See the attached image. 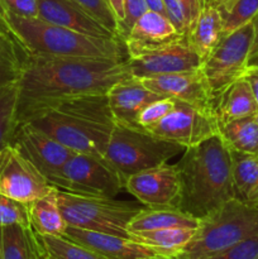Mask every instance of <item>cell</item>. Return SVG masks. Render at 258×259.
Returning <instances> with one entry per match:
<instances>
[{
  "label": "cell",
  "instance_id": "cell-1",
  "mask_svg": "<svg viewBox=\"0 0 258 259\" xmlns=\"http://www.w3.org/2000/svg\"><path fill=\"white\" fill-rule=\"evenodd\" d=\"M128 76L126 60L25 56L17 82L18 123L52 103L106 94L114 83Z\"/></svg>",
  "mask_w": 258,
  "mask_h": 259
},
{
  "label": "cell",
  "instance_id": "cell-2",
  "mask_svg": "<svg viewBox=\"0 0 258 259\" xmlns=\"http://www.w3.org/2000/svg\"><path fill=\"white\" fill-rule=\"evenodd\" d=\"M23 121L37 126L72 152L104 158L115 126L106 94L52 103L38 109Z\"/></svg>",
  "mask_w": 258,
  "mask_h": 259
},
{
  "label": "cell",
  "instance_id": "cell-3",
  "mask_svg": "<svg viewBox=\"0 0 258 259\" xmlns=\"http://www.w3.org/2000/svg\"><path fill=\"white\" fill-rule=\"evenodd\" d=\"M182 192L180 210L201 220L234 199L232 158L220 134L190 148L177 162Z\"/></svg>",
  "mask_w": 258,
  "mask_h": 259
},
{
  "label": "cell",
  "instance_id": "cell-4",
  "mask_svg": "<svg viewBox=\"0 0 258 259\" xmlns=\"http://www.w3.org/2000/svg\"><path fill=\"white\" fill-rule=\"evenodd\" d=\"M5 23L25 56L86 57L123 61L126 55L123 40L99 38L7 12Z\"/></svg>",
  "mask_w": 258,
  "mask_h": 259
},
{
  "label": "cell",
  "instance_id": "cell-5",
  "mask_svg": "<svg viewBox=\"0 0 258 259\" xmlns=\"http://www.w3.org/2000/svg\"><path fill=\"white\" fill-rule=\"evenodd\" d=\"M258 234V207L234 199L202 218L181 259H206Z\"/></svg>",
  "mask_w": 258,
  "mask_h": 259
},
{
  "label": "cell",
  "instance_id": "cell-6",
  "mask_svg": "<svg viewBox=\"0 0 258 259\" xmlns=\"http://www.w3.org/2000/svg\"><path fill=\"white\" fill-rule=\"evenodd\" d=\"M182 149L185 148L180 144L153 136L142 128L115 123L105 158L125 180L137 172L166 163Z\"/></svg>",
  "mask_w": 258,
  "mask_h": 259
},
{
  "label": "cell",
  "instance_id": "cell-7",
  "mask_svg": "<svg viewBox=\"0 0 258 259\" xmlns=\"http://www.w3.org/2000/svg\"><path fill=\"white\" fill-rule=\"evenodd\" d=\"M58 202L68 227L129 238L128 225L142 210L137 204L113 197L85 196L57 190Z\"/></svg>",
  "mask_w": 258,
  "mask_h": 259
},
{
  "label": "cell",
  "instance_id": "cell-8",
  "mask_svg": "<svg viewBox=\"0 0 258 259\" xmlns=\"http://www.w3.org/2000/svg\"><path fill=\"white\" fill-rule=\"evenodd\" d=\"M125 180L104 157L77 153L65 162L50 180V185L60 191L85 196L114 197L124 190Z\"/></svg>",
  "mask_w": 258,
  "mask_h": 259
},
{
  "label": "cell",
  "instance_id": "cell-9",
  "mask_svg": "<svg viewBox=\"0 0 258 259\" xmlns=\"http://www.w3.org/2000/svg\"><path fill=\"white\" fill-rule=\"evenodd\" d=\"M253 39L254 28L250 22L223 37L219 45L201 63L200 68L214 98L230 83L243 77L249 62Z\"/></svg>",
  "mask_w": 258,
  "mask_h": 259
},
{
  "label": "cell",
  "instance_id": "cell-10",
  "mask_svg": "<svg viewBox=\"0 0 258 259\" xmlns=\"http://www.w3.org/2000/svg\"><path fill=\"white\" fill-rule=\"evenodd\" d=\"M147 132L190 148L219 134V123L215 111L175 100L174 109Z\"/></svg>",
  "mask_w": 258,
  "mask_h": 259
},
{
  "label": "cell",
  "instance_id": "cell-11",
  "mask_svg": "<svg viewBox=\"0 0 258 259\" xmlns=\"http://www.w3.org/2000/svg\"><path fill=\"white\" fill-rule=\"evenodd\" d=\"M52 190L55 187L14 146L9 143L0 149V194L29 204Z\"/></svg>",
  "mask_w": 258,
  "mask_h": 259
},
{
  "label": "cell",
  "instance_id": "cell-12",
  "mask_svg": "<svg viewBox=\"0 0 258 259\" xmlns=\"http://www.w3.org/2000/svg\"><path fill=\"white\" fill-rule=\"evenodd\" d=\"M124 189L147 207L180 209L182 185L177 164L166 162L131 175Z\"/></svg>",
  "mask_w": 258,
  "mask_h": 259
},
{
  "label": "cell",
  "instance_id": "cell-13",
  "mask_svg": "<svg viewBox=\"0 0 258 259\" xmlns=\"http://www.w3.org/2000/svg\"><path fill=\"white\" fill-rule=\"evenodd\" d=\"M10 144L14 146L48 182L73 152L28 121L17 124Z\"/></svg>",
  "mask_w": 258,
  "mask_h": 259
},
{
  "label": "cell",
  "instance_id": "cell-14",
  "mask_svg": "<svg viewBox=\"0 0 258 259\" xmlns=\"http://www.w3.org/2000/svg\"><path fill=\"white\" fill-rule=\"evenodd\" d=\"M143 85L158 95L181 100L214 111L215 98L201 68L141 78Z\"/></svg>",
  "mask_w": 258,
  "mask_h": 259
},
{
  "label": "cell",
  "instance_id": "cell-15",
  "mask_svg": "<svg viewBox=\"0 0 258 259\" xmlns=\"http://www.w3.org/2000/svg\"><path fill=\"white\" fill-rule=\"evenodd\" d=\"M184 39L186 37L175 28L167 15L148 9L137 19L123 43L126 58H136Z\"/></svg>",
  "mask_w": 258,
  "mask_h": 259
},
{
  "label": "cell",
  "instance_id": "cell-16",
  "mask_svg": "<svg viewBox=\"0 0 258 259\" xmlns=\"http://www.w3.org/2000/svg\"><path fill=\"white\" fill-rule=\"evenodd\" d=\"M129 72L137 78L166 73L185 72L201 67V58L189 46L186 39L152 51L136 58H126Z\"/></svg>",
  "mask_w": 258,
  "mask_h": 259
},
{
  "label": "cell",
  "instance_id": "cell-17",
  "mask_svg": "<svg viewBox=\"0 0 258 259\" xmlns=\"http://www.w3.org/2000/svg\"><path fill=\"white\" fill-rule=\"evenodd\" d=\"M38 18L86 35L120 39L73 0H38Z\"/></svg>",
  "mask_w": 258,
  "mask_h": 259
},
{
  "label": "cell",
  "instance_id": "cell-18",
  "mask_svg": "<svg viewBox=\"0 0 258 259\" xmlns=\"http://www.w3.org/2000/svg\"><path fill=\"white\" fill-rule=\"evenodd\" d=\"M106 98L116 124L138 128L137 116L144 106L163 96L147 89L141 78L131 75L114 83L106 93Z\"/></svg>",
  "mask_w": 258,
  "mask_h": 259
},
{
  "label": "cell",
  "instance_id": "cell-19",
  "mask_svg": "<svg viewBox=\"0 0 258 259\" xmlns=\"http://www.w3.org/2000/svg\"><path fill=\"white\" fill-rule=\"evenodd\" d=\"M62 237L68 238V239L89 248L106 259L159 258L153 250L134 242L131 238L80 229V228L68 227V225Z\"/></svg>",
  "mask_w": 258,
  "mask_h": 259
},
{
  "label": "cell",
  "instance_id": "cell-20",
  "mask_svg": "<svg viewBox=\"0 0 258 259\" xmlns=\"http://www.w3.org/2000/svg\"><path fill=\"white\" fill-rule=\"evenodd\" d=\"M214 111L219 125L235 119L254 116L258 113V104L249 82L240 77L220 91L215 98Z\"/></svg>",
  "mask_w": 258,
  "mask_h": 259
},
{
  "label": "cell",
  "instance_id": "cell-21",
  "mask_svg": "<svg viewBox=\"0 0 258 259\" xmlns=\"http://www.w3.org/2000/svg\"><path fill=\"white\" fill-rule=\"evenodd\" d=\"M197 229V228H196ZM194 228H168L129 233V238L153 250L159 258H177L194 238Z\"/></svg>",
  "mask_w": 258,
  "mask_h": 259
},
{
  "label": "cell",
  "instance_id": "cell-22",
  "mask_svg": "<svg viewBox=\"0 0 258 259\" xmlns=\"http://www.w3.org/2000/svg\"><path fill=\"white\" fill-rule=\"evenodd\" d=\"M223 37L224 33L220 10L210 5H202L199 18L186 35L189 46L204 62L212 50L219 45Z\"/></svg>",
  "mask_w": 258,
  "mask_h": 259
},
{
  "label": "cell",
  "instance_id": "cell-23",
  "mask_svg": "<svg viewBox=\"0 0 258 259\" xmlns=\"http://www.w3.org/2000/svg\"><path fill=\"white\" fill-rule=\"evenodd\" d=\"M200 220L176 207H142L141 211L132 219L128 233L147 230L168 229V228L199 227Z\"/></svg>",
  "mask_w": 258,
  "mask_h": 259
},
{
  "label": "cell",
  "instance_id": "cell-24",
  "mask_svg": "<svg viewBox=\"0 0 258 259\" xmlns=\"http://www.w3.org/2000/svg\"><path fill=\"white\" fill-rule=\"evenodd\" d=\"M30 228L38 235H60L66 232L65 219L61 211L57 197V190L38 197L28 204Z\"/></svg>",
  "mask_w": 258,
  "mask_h": 259
},
{
  "label": "cell",
  "instance_id": "cell-25",
  "mask_svg": "<svg viewBox=\"0 0 258 259\" xmlns=\"http://www.w3.org/2000/svg\"><path fill=\"white\" fill-rule=\"evenodd\" d=\"M0 259H42L37 234L30 227H0Z\"/></svg>",
  "mask_w": 258,
  "mask_h": 259
},
{
  "label": "cell",
  "instance_id": "cell-26",
  "mask_svg": "<svg viewBox=\"0 0 258 259\" xmlns=\"http://www.w3.org/2000/svg\"><path fill=\"white\" fill-rule=\"evenodd\" d=\"M235 197L248 202L258 190V154L229 149Z\"/></svg>",
  "mask_w": 258,
  "mask_h": 259
},
{
  "label": "cell",
  "instance_id": "cell-27",
  "mask_svg": "<svg viewBox=\"0 0 258 259\" xmlns=\"http://www.w3.org/2000/svg\"><path fill=\"white\" fill-rule=\"evenodd\" d=\"M219 134L229 149L258 154V125L254 116L220 124Z\"/></svg>",
  "mask_w": 258,
  "mask_h": 259
},
{
  "label": "cell",
  "instance_id": "cell-28",
  "mask_svg": "<svg viewBox=\"0 0 258 259\" xmlns=\"http://www.w3.org/2000/svg\"><path fill=\"white\" fill-rule=\"evenodd\" d=\"M42 259H106L89 248L60 235H38Z\"/></svg>",
  "mask_w": 258,
  "mask_h": 259
},
{
  "label": "cell",
  "instance_id": "cell-29",
  "mask_svg": "<svg viewBox=\"0 0 258 259\" xmlns=\"http://www.w3.org/2000/svg\"><path fill=\"white\" fill-rule=\"evenodd\" d=\"M218 9L222 13L225 37L254 19L258 14V0H227Z\"/></svg>",
  "mask_w": 258,
  "mask_h": 259
},
{
  "label": "cell",
  "instance_id": "cell-30",
  "mask_svg": "<svg viewBox=\"0 0 258 259\" xmlns=\"http://www.w3.org/2000/svg\"><path fill=\"white\" fill-rule=\"evenodd\" d=\"M164 12L177 30L186 37L202 9V0H163Z\"/></svg>",
  "mask_w": 258,
  "mask_h": 259
},
{
  "label": "cell",
  "instance_id": "cell-31",
  "mask_svg": "<svg viewBox=\"0 0 258 259\" xmlns=\"http://www.w3.org/2000/svg\"><path fill=\"white\" fill-rule=\"evenodd\" d=\"M18 83H12L0 90V149L10 143L17 126Z\"/></svg>",
  "mask_w": 258,
  "mask_h": 259
},
{
  "label": "cell",
  "instance_id": "cell-32",
  "mask_svg": "<svg viewBox=\"0 0 258 259\" xmlns=\"http://www.w3.org/2000/svg\"><path fill=\"white\" fill-rule=\"evenodd\" d=\"M30 227L28 204L0 194V227Z\"/></svg>",
  "mask_w": 258,
  "mask_h": 259
},
{
  "label": "cell",
  "instance_id": "cell-33",
  "mask_svg": "<svg viewBox=\"0 0 258 259\" xmlns=\"http://www.w3.org/2000/svg\"><path fill=\"white\" fill-rule=\"evenodd\" d=\"M174 99L166 98V96L152 101L148 105L144 106L143 110L137 116V126L144 129V131L152 128L174 109Z\"/></svg>",
  "mask_w": 258,
  "mask_h": 259
},
{
  "label": "cell",
  "instance_id": "cell-34",
  "mask_svg": "<svg viewBox=\"0 0 258 259\" xmlns=\"http://www.w3.org/2000/svg\"><path fill=\"white\" fill-rule=\"evenodd\" d=\"M80 7H82L90 15H93L98 22L105 25L108 29L118 34V20L109 5L108 0H73Z\"/></svg>",
  "mask_w": 258,
  "mask_h": 259
},
{
  "label": "cell",
  "instance_id": "cell-35",
  "mask_svg": "<svg viewBox=\"0 0 258 259\" xmlns=\"http://www.w3.org/2000/svg\"><path fill=\"white\" fill-rule=\"evenodd\" d=\"M23 58L22 56L12 53H0V90L18 82Z\"/></svg>",
  "mask_w": 258,
  "mask_h": 259
},
{
  "label": "cell",
  "instance_id": "cell-36",
  "mask_svg": "<svg viewBox=\"0 0 258 259\" xmlns=\"http://www.w3.org/2000/svg\"><path fill=\"white\" fill-rule=\"evenodd\" d=\"M148 10L146 0H124V19L118 24V34L121 40L126 37L138 18Z\"/></svg>",
  "mask_w": 258,
  "mask_h": 259
},
{
  "label": "cell",
  "instance_id": "cell-37",
  "mask_svg": "<svg viewBox=\"0 0 258 259\" xmlns=\"http://www.w3.org/2000/svg\"><path fill=\"white\" fill-rule=\"evenodd\" d=\"M206 259H258V234Z\"/></svg>",
  "mask_w": 258,
  "mask_h": 259
},
{
  "label": "cell",
  "instance_id": "cell-38",
  "mask_svg": "<svg viewBox=\"0 0 258 259\" xmlns=\"http://www.w3.org/2000/svg\"><path fill=\"white\" fill-rule=\"evenodd\" d=\"M5 10L25 18H38V0H0Z\"/></svg>",
  "mask_w": 258,
  "mask_h": 259
},
{
  "label": "cell",
  "instance_id": "cell-39",
  "mask_svg": "<svg viewBox=\"0 0 258 259\" xmlns=\"http://www.w3.org/2000/svg\"><path fill=\"white\" fill-rule=\"evenodd\" d=\"M0 53H12V55L25 57L24 52L18 46V43L15 42L14 37L9 32V29L2 27H0Z\"/></svg>",
  "mask_w": 258,
  "mask_h": 259
},
{
  "label": "cell",
  "instance_id": "cell-40",
  "mask_svg": "<svg viewBox=\"0 0 258 259\" xmlns=\"http://www.w3.org/2000/svg\"><path fill=\"white\" fill-rule=\"evenodd\" d=\"M243 77L249 82L250 89L253 91V95H254L255 100L258 104V67L257 66H248L247 70H245Z\"/></svg>",
  "mask_w": 258,
  "mask_h": 259
},
{
  "label": "cell",
  "instance_id": "cell-41",
  "mask_svg": "<svg viewBox=\"0 0 258 259\" xmlns=\"http://www.w3.org/2000/svg\"><path fill=\"white\" fill-rule=\"evenodd\" d=\"M108 3L119 24L124 19V0H108Z\"/></svg>",
  "mask_w": 258,
  "mask_h": 259
},
{
  "label": "cell",
  "instance_id": "cell-42",
  "mask_svg": "<svg viewBox=\"0 0 258 259\" xmlns=\"http://www.w3.org/2000/svg\"><path fill=\"white\" fill-rule=\"evenodd\" d=\"M252 23H253V28H254V39H253L252 51H250V58L254 57V56L258 53V14L255 15L254 19L252 20Z\"/></svg>",
  "mask_w": 258,
  "mask_h": 259
},
{
  "label": "cell",
  "instance_id": "cell-43",
  "mask_svg": "<svg viewBox=\"0 0 258 259\" xmlns=\"http://www.w3.org/2000/svg\"><path fill=\"white\" fill-rule=\"evenodd\" d=\"M227 0H202V5H210L214 8H220Z\"/></svg>",
  "mask_w": 258,
  "mask_h": 259
},
{
  "label": "cell",
  "instance_id": "cell-44",
  "mask_svg": "<svg viewBox=\"0 0 258 259\" xmlns=\"http://www.w3.org/2000/svg\"><path fill=\"white\" fill-rule=\"evenodd\" d=\"M5 14H7V10H5V8L3 7L2 2H0V27L2 28H7V23H5Z\"/></svg>",
  "mask_w": 258,
  "mask_h": 259
},
{
  "label": "cell",
  "instance_id": "cell-45",
  "mask_svg": "<svg viewBox=\"0 0 258 259\" xmlns=\"http://www.w3.org/2000/svg\"><path fill=\"white\" fill-rule=\"evenodd\" d=\"M248 202L258 207V190L254 192V195H253V196L250 197V200H249V201H248Z\"/></svg>",
  "mask_w": 258,
  "mask_h": 259
},
{
  "label": "cell",
  "instance_id": "cell-46",
  "mask_svg": "<svg viewBox=\"0 0 258 259\" xmlns=\"http://www.w3.org/2000/svg\"><path fill=\"white\" fill-rule=\"evenodd\" d=\"M248 66H257L258 67V53L254 56V57L250 58L249 62H248Z\"/></svg>",
  "mask_w": 258,
  "mask_h": 259
},
{
  "label": "cell",
  "instance_id": "cell-47",
  "mask_svg": "<svg viewBox=\"0 0 258 259\" xmlns=\"http://www.w3.org/2000/svg\"><path fill=\"white\" fill-rule=\"evenodd\" d=\"M148 259H166V258H148ZM167 259H181V258L177 257V258H167Z\"/></svg>",
  "mask_w": 258,
  "mask_h": 259
},
{
  "label": "cell",
  "instance_id": "cell-48",
  "mask_svg": "<svg viewBox=\"0 0 258 259\" xmlns=\"http://www.w3.org/2000/svg\"><path fill=\"white\" fill-rule=\"evenodd\" d=\"M254 119H255V123H257V125H258V113L254 115Z\"/></svg>",
  "mask_w": 258,
  "mask_h": 259
}]
</instances>
